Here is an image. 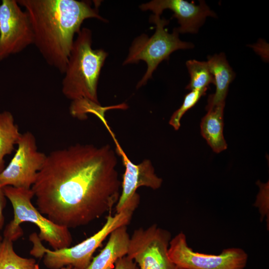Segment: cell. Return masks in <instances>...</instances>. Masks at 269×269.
I'll return each instance as SVG.
<instances>
[{"instance_id":"11","label":"cell","mask_w":269,"mask_h":269,"mask_svg":"<svg viewBox=\"0 0 269 269\" xmlns=\"http://www.w3.org/2000/svg\"><path fill=\"white\" fill-rule=\"evenodd\" d=\"M104 125L112 137L116 145L115 151L121 157L125 169L121 182V194L116 205V213H119L137 193L136 190L139 187L145 186L157 189L161 187L162 179L155 174L150 160L145 159L139 164L134 163L123 149L107 122H104Z\"/></svg>"},{"instance_id":"8","label":"cell","mask_w":269,"mask_h":269,"mask_svg":"<svg viewBox=\"0 0 269 269\" xmlns=\"http://www.w3.org/2000/svg\"><path fill=\"white\" fill-rule=\"evenodd\" d=\"M168 255L183 269H244L248 261L247 254L238 248L224 249L217 255L195 252L188 246L182 232L171 239Z\"/></svg>"},{"instance_id":"4","label":"cell","mask_w":269,"mask_h":269,"mask_svg":"<svg viewBox=\"0 0 269 269\" xmlns=\"http://www.w3.org/2000/svg\"><path fill=\"white\" fill-rule=\"evenodd\" d=\"M139 201V196H134L121 212L114 216L110 213L100 230L73 247L49 250L44 247L38 235L33 233L29 236L33 245L30 254L36 258H43L44 265L49 269H61L68 266L86 269L92 260L93 255L107 237L117 228L130 223Z\"/></svg>"},{"instance_id":"15","label":"cell","mask_w":269,"mask_h":269,"mask_svg":"<svg viewBox=\"0 0 269 269\" xmlns=\"http://www.w3.org/2000/svg\"><path fill=\"white\" fill-rule=\"evenodd\" d=\"M225 103L207 107V113L200 124L201 133L213 151L219 153L227 148L223 134Z\"/></svg>"},{"instance_id":"1","label":"cell","mask_w":269,"mask_h":269,"mask_svg":"<svg viewBox=\"0 0 269 269\" xmlns=\"http://www.w3.org/2000/svg\"><path fill=\"white\" fill-rule=\"evenodd\" d=\"M117 163L109 144L76 143L52 151L31 188L37 209L68 229L111 213L121 194Z\"/></svg>"},{"instance_id":"13","label":"cell","mask_w":269,"mask_h":269,"mask_svg":"<svg viewBox=\"0 0 269 269\" xmlns=\"http://www.w3.org/2000/svg\"><path fill=\"white\" fill-rule=\"evenodd\" d=\"M130 241L127 226L117 228L110 234L105 247L86 269H114L116 262L127 255Z\"/></svg>"},{"instance_id":"2","label":"cell","mask_w":269,"mask_h":269,"mask_svg":"<svg viewBox=\"0 0 269 269\" xmlns=\"http://www.w3.org/2000/svg\"><path fill=\"white\" fill-rule=\"evenodd\" d=\"M27 13L33 33V44L45 61L64 74L73 47L74 36L83 21L99 14L98 1L76 0H17Z\"/></svg>"},{"instance_id":"16","label":"cell","mask_w":269,"mask_h":269,"mask_svg":"<svg viewBox=\"0 0 269 269\" xmlns=\"http://www.w3.org/2000/svg\"><path fill=\"white\" fill-rule=\"evenodd\" d=\"M21 134L12 114L6 111L0 112V173L5 168L4 156L12 153Z\"/></svg>"},{"instance_id":"17","label":"cell","mask_w":269,"mask_h":269,"mask_svg":"<svg viewBox=\"0 0 269 269\" xmlns=\"http://www.w3.org/2000/svg\"><path fill=\"white\" fill-rule=\"evenodd\" d=\"M13 242L4 238L0 242V269H36L35 260L17 254Z\"/></svg>"},{"instance_id":"20","label":"cell","mask_w":269,"mask_h":269,"mask_svg":"<svg viewBox=\"0 0 269 269\" xmlns=\"http://www.w3.org/2000/svg\"><path fill=\"white\" fill-rule=\"evenodd\" d=\"M114 269H139V268L133 260L126 256L116 262Z\"/></svg>"},{"instance_id":"5","label":"cell","mask_w":269,"mask_h":269,"mask_svg":"<svg viewBox=\"0 0 269 269\" xmlns=\"http://www.w3.org/2000/svg\"><path fill=\"white\" fill-rule=\"evenodd\" d=\"M3 189L12 204L14 214L4 229L3 238L12 242L17 240L23 235L20 224L30 222L39 228L40 240L47 242L54 250L70 247L72 238L69 229L55 224L32 205L34 194L31 189L7 186Z\"/></svg>"},{"instance_id":"9","label":"cell","mask_w":269,"mask_h":269,"mask_svg":"<svg viewBox=\"0 0 269 269\" xmlns=\"http://www.w3.org/2000/svg\"><path fill=\"white\" fill-rule=\"evenodd\" d=\"M14 156L0 173V186L31 189L47 155L39 151L34 135L30 132L21 134Z\"/></svg>"},{"instance_id":"12","label":"cell","mask_w":269,"mask_h":269,"mask_svg":"<svg viewBox=\"0 0 269 269\" xmlns=\"http://www.w3.org/2000/svg\"><path fill=\"white\" fill-rule=\"evenodd\" d=\"M139 7L143 11L150 10L153 14L160 15L165 9L173 12V17L177 18L180 26L176 28L179 33H196L204 24L207 16L215 17L203 0L199 4L184 0H153L144 3Z\"/></svg>"},{"instance_id":"6","label":"cell","mask_w":269,"mask_h":269,"mask_svg":"<svg viewBox=\"0 0 269 269\" xmlns=\"http://www.w3.org/2000/svg\"><path fill=\"white\" fill-rule=\"evenodd\" d=\"M149 20L156 25L155 32L150 37L142 33L134 38L123 64L125 65L137 63L140 60L146 63V72L136 85L137 88L146 84L159 63L168 59L172 52L179 49L194 47L192 43L179 39V33L176 28L171 33L168 32L165 26L168 24L169 20L154 14L150 16Z\"/></svg>"},{"instance_id":"10","label":"cell","mask_w":269,"mask_h":269,"mask_svg":"<svg viewBox=\"0 0 269 269\" xmlns=\"http://www.w3.org/2000/svg\"><path fill=\"white\" fill-rule=\"evenodd\" d=\"M33 33L27 13L17 0L0 4V61L21 52L33 44Z\"/></svg>"},{"instance_id":"14","label":"cell","mask_w":269,"mask_h":269,"mask_svg":"<svg viewBox=\"0 0 269 269\" xmlns=\"http://www.w3.org/2000/svg\"><path fill=\"white\" fill-rule=\"evenodd\" d=\"M214 79L216 91L208 100L207 107L225 103L230 83L235 77V73L223 53L209 56L207 61Z\"/></svg>"},{"instance_id":"23","label":"cell","mask_w":269,"mask_h":269,"mask_svg":"<svg viewBox=\"0 0 269 269\" xmlns=\"http://www.w3.org/2000/svg\"><path fill=\"white\" fill-rule=\"evenodd\" d=\"M2 239L3 238L1 236H0V242L2 241Z\"/></svg>"},{"instance_id":"22","label":"cell","mask_w":269,"mask_h":269,"mask_svg":"<svg viewBox=\"0 0 269 269\" xmlns=\"http://www.w3.org/2000/svg\"><path fill=\"white\" fill-rule=\"evenodd\" d=\"M36 269H40L38 265H37V266ZM61 269H76L72 268L71 267L68 266V267H63Z\"/></svg>"},{"instance_id":"3","label":"cell","mask_w":269,"mask_h":269,"mask_svg":"<svg viewBox=\"0 0 269 269\" xmlns=\"http://www.w3.org/2000/svg\"><path fill=\"white\" fill-rule=\"evenodd\" d=\"M77 34L64 73L62 92L76 105L85 107L100 105L98 84L108 53L103 49L92 48L90 29L83 27Z\"/></svg>"},{"instance_id":"7","label":"cell","mask_w":269,"mask_h":269,"mask_svg":"<svg viewBox=\"0 0 269 269\" xmlns=\"http://www.w3.org/2000/svg\"><path fill=\"white\" fill-rule=\"evenodd\" d=\"M171 234L153 224L134 230L130 238L127 256L139 269H183L170 259L168 248Z\"/></svg>"},{"instance_id":"18","label":"cell","mask_w":269,"mask_h":269,"mask_svg":"<svg viewBox=\"0 0 269 269\" xmlns=\"http://www.w3.org/2000/svg\"><path fill=\"white\" fill-rule=\"evenodd\" d=\"M186 65L190 77L186 89L190 91H207L208 87L214 84V79L207 61L189 60Z\"/></svg>"},{"instance_id":"19","label":"cell","mask_w":269,"mask_h":269,"mask_svg":"<svg viewBox=\"0 0 269 269\" xmlns=\"http://www.w3.org/2000/svg\"><path fill=\"white\" fill-rule=\"evenodd\" d=\"M206 93V91L192 90L186 94L182 104L171 116L169 124L175 130L180 127V120L184 114L198 102L201 97Z\"/></svg>"},{"instance_id":"21","label":"cell","mask_w":269,"mask_h":269,"mask_svg":"<svg viewBox=\"0 0 269 269\" xmlns=\"http://www.w3.org/2000/svg\"><path fill=\"white\" fill-rule=\"evenodd\" d=\"M6 198L3 188L0 186V230L2 229L4 224L3 212L6 205Z\"/></svg>"}]
</instances>
